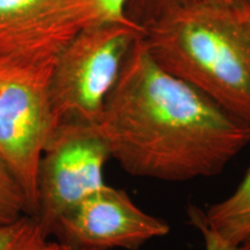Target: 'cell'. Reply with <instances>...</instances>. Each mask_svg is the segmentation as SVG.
<instances>
[{"label":"cell","instance_id":"obj_13","mask_svg":"<svg viewBox=\"0 0 250 250\" xmlns=\"http://www.w3.org/2000/svg\"><path fill=\"white\" fill-rule=\"evenodd\" d=\"M189 218L191 220V224L202 234L205 250H250V243L242 246H234L232 243L225 241L223 237L219 236L217 233H214L208 227H206L199 219L195 208H189Z\"/></svg>","mask_w":250,"mask_h":250},{"label":"cell","instance_id":"obj_8","mask_svg":"<svg viewBox=\"0 0 250 250\" xmlns=\"http://www.w3.org/2000/svg\"><path fill=\"white\" fill-rule=\"evenodd\" d=\"M203 224L234 246L250 243V168L236 189L203 212L195 208Z\"/></svg>","mask_w":250,"mask_h":250},{"label":"cell","instance_id":"obj_9","mask_svg":"<svg viewBox=\"0 0 250 250\" xmlns=\"http://www.w3.org/2000/svg\"><path fill=\"white\" fill-rule=\"evenodd\" d=\"M49 235L33 215L0 227V250H43Z\"/></svg>","mask_w":250,"mask_h":250},{"label":"cell","instance_id":"obj_15","mask_svg":"<svg viewBox=\"0 0 250 250\" xmlns=\"http://www.w3.org/2000/svg\"><path fill=\"white\" fill-rule=\"evenodd\" d=\"M247 6H248V8H249V12H250V0H248V4H247Z\"/></svg>","mask_w":250,"mask_h":250},{"label":"cell","instance_id":"obj_10","mask_svg":"<svg viewBox=\"0 0 250 250\" xmlns=\"http://www.w3.org/2000/svg\"><path fill=\"white\" fill-rule=\"evenodd\" d=\"M30 215L29 204L22 187L0 159V227Z\"/></svg>","mask_w":250,"mask_h":250},{"label":"cell","instance_id":"obj_6","mask_svg":"<svg viewBox=\"0 0 250 250\" xmlns=\"http://www.w3.org/2000/svg\"><path fill=\"white\" fill-rule=\"evenodd\" d=\"M169 232V225L142 210L125 190L105 184L67 212L54 234L79 248L138 250Z\"/></svg>","mask_w":250,"mask_h":250},{"label":"cell","instance_id":"obj_5","mask_svg":"<svg viewBox=\"0 0 250 250\" xmlns=\"http://www.w3.org/2000/svg\"><path fill=\"white\" fill-rule=\"evenodd\" d=\"M109 159L108 145L95 124L65 120L56 125L41 158L35 217L48 235L67 212L107 184Z\"/></svg>","mask_w":250,"mask_h":250},{"label":"cell","instance_id":"obj_1","mask_svg":"<svg viewBox=\"0 0 250 250\" xmlns=\"http://www.w3.org/2000/svg\"><path fill=\"white\" fill-rule=\"evenodd\" d=\"M127 174L186 182L220 174L250 143V126L164 70L142 36L96 124Z\"/></svg>","mask_w":250,"mask_h":250},{"label":"cell","instance_id":"obj_11","mask_svg":"<svg viewBox=\"0 0 250 250\" xmlns=\"http://www.w3.org/2000/svg\"><path fill=\"white\" fill-rule=\"evenodd\" d=\"M247 4H248V0H130L127 14L130 13L132 8L136 9L137 7H143V9H140L138 13L136 14V17L133 18V21L143 26V23L146 22L148 19L161 13V12L168 11V9L198 5L242 7Z\"/></svg>","mask_w":250,"mask_h":250},{"label":"cell","instance_id":"obj_14","mask_svg":"<svg viewBox=\"0 0 250 250\" xmlns=\"http://www.w3.org/2000/svg\"><path fill=\"white\" fill-rule=\"evenodd\" d=\"M43 250H98V249H87V248H79V247H74L62 241H49Z\"/></svg>","mask_w":250,"mask_h":250},{"label":"cell","instance_id":"obj_3","mask_svg":"<svg viewBox=\"0 0 250 250\" xmlns=\"http://www.w3.org/2000/svg\"><path fill=\"white\" fill-rule=\"evenodd\" d=\"M143 27L133 20L81 29L52 68L50 101L56 125L65 120L98 124L109 94Z\"/></svg>","mask_w":250,"mask_h":250},{"label":"cell","instance_id":"obj_7","mask_svg":"<svg viewBox=\"0 0 250 250\" xmlns=\"http://www.w3.org/2000/svg\"><path fill=\"white\" fill-rule=\"evenodd\" d=\"M92 24L86 0H0V57L55 64L70 41Z\"/></svg>","mask_w":250,"mask_h":250},{"label":"cell","instance_id":"obj_12","mask_svg":"<svg viewBox=\"0 0 250 250\" xmlns=\"http://www.w3.org/2000/svg\"><path fill=\"white\" fill-rule=\"evenodd\" d=\"M94 24L132 20L127 14L130 0H86Z\"/></svg>","mask_w":250,"mask_h":250},{"label":"cell","instance_id":"obj_2","mask_svg":"<svg viewBox=\"0 0 250 250\" xmlns=\"http://www.w3.org/2000/svg\"><path fill=\"white\" fill-rule=\"evenodd\" d=\"M152 58L250 126L248 6L198 5L164 11L143 23Z\"/></svg>","mask_w":250,"mask_h":250},{"label":"cell","instance_id":"obj_4","mask_svg":"<svg viewBox=\"0 0 250 250\" xmlns=\"http://www.w3.org/2000/svg\"><path fill=\"white\" fill-rule=\"evenodd\" d=\"M54 65L0 57V159L22 187L33 217L41 158L56 126L50 101Z\"/></svg>","mask_w":250,"mask_h":250}]
</instances>
